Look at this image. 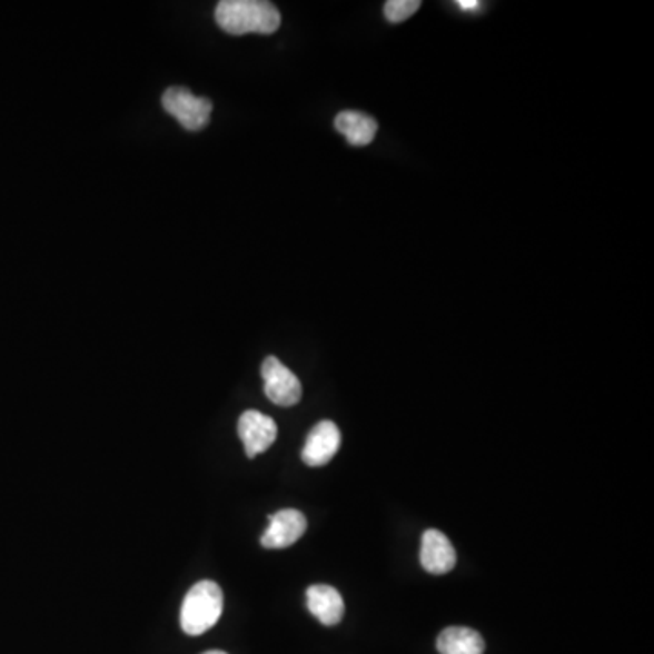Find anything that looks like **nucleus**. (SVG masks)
<instances>
[{
	"label": "nucleus",
	"instance_id": "obj_13",
	"mask_svg": "<svg viewBox=\"0 0 654 654\" xmlns=\"http://www.w3.org/2000/svg\"><path fill=\"white\" fill-rule=\"evenodd\" d=\"M458 8H462V10H476L478 2L476 0H460Z\"/></svg>",
	"mask_w": 654,
	"mask_h": 654
},
{
	"label": "nucleus",
	"instance_id": "obj_11",
	"mask_svg": "<svg viewBox=\"0 0 654 654\" xmlns=\"http://www.w3.org/2000/svg\"><path fill=\"white\" fill-rule=\"evenodd\" d=\"M440 654H484L486 644L480 633L469 627H447L436 640Z\"/></svg>",
	"mask_w": 654,
	"mask_h": 654
},
{
	"label": "nucleus",
	"instance_id": "obj_5",
	"mask_svg": "<svg viewBox=\"0 0 654 654\" xmlns=\"http://www.w3.org/2000/svg\"><path fill=\"white\" fill-rule=\"evenodd\" d=\"M277 422L260 412H246L238 418V436L249 458L262 455L277 440Z\"/></svg>",
	"mask_w": 654,
	"mask_h": 654
},
{
	"label": "nucleus",
	"instance_id": "obj_8",
	"mask_svg": "<svg viewBox=\"0 0 654 654\" xmlns=\"http://www.w3.org/2000/svg\"><path fill=\"white\" fill-rule=\"evenodd\" d=\"M420 564L432 575H446L455 567V547L442 531L427 529L422 536Z\"/></svg>",
	"mask_w": 654,
	"mask_h": 654
},
{
	"label": "nucleus",
	"instance_id": "obj_10",
	"mask_svg": "<svg viewBox=\"0 0 654 654\" xmlns=\"http://www.w3.org/2000/svg\"><path fill=\"white\" fill-rule=\"evenodd\" d=\"M338 133L346 137L351 146L371 145L378 131L377 120L363 111H343L335 119Z\"/></svg>",
	"mask_w": 654,
	"mask_h": 654
},
{
	"label": "nucleus",
	"instance_id": "obj_9",
	"mask_svg": "<svg viewBox=\"0 0 654 654\" xmlns=\"http://www.w3.org/2000/svg\"><path fill=\"white\" fill-rule=\"evenodd\" d=\"M308 610L324 625H337L344 618V598L331 585L317 584L309 587Z\"/></svg>",
	"mask_w": 654,
	"mask_h": 654
},
{
	"label": "nucleus",
	"instance_id": "obj_7",
	"mask_svg": "<svg viewBox=\"0 0 654 654\" xmlns=\"http://www.w3.org/2000/svg\"><path fill=\"white\" fill-rule=\"evenodd\" d=\"M340 442H343V435L335 422H318L317 426L309 432L308 440L304 446V464L311 467L326 466L340 449Z\"/></svg>",
	"mask_w": 654,
	"mask_h": 654
},
{
	"label": "nucleus",
	"instance_id": "obj_1",
	"mask_svg": "<svg viewBox=\"0 0 654 654\" xmlns=\"http://www.w3.org/2000/svg\"><path fill=\"white\" fill-rule=\"evenodd\" d=\"M215 20L229 36L260 33L271 36L280 28L277 6L264 0H222L215 10Z\"/></svg>",
	"mask_w": 654,
	"mask_h": 654
},
{
	"label": "nucleus",
	"instance_id": "obj_3",
	"mask_svg": "<svg viewBox=\"0 0 654 654\" xmlns=\"http://www.w3.org/2000/svg\"><path fill=\"white\" fill-rule=\"evenodd\" d=\"M162 106L188 131H200L206 128L214 109L211 100L197 97L188 88H180V86H174L164 91Z\"/></svg>",
	"mask_w": 654,
	"mask_h": 654
},
{
	"label": "nucleus",
	"instance_id": "obj_2",
	"mask_svg": "<svg viewBox=\"0 0 654 654\" xmlns=\"http://www.w3.org/2000/svg\"><path fill=\"white\" fill-rule=\"evenodd\" d=\"M224 611V593L214 581L195 584L184 598L180 610V625L189 636L208 633L217 624Z\"/></svg>",
	"mask_w": 654,
	"mask_h": 654
},
{
	"label": "nucleus",
	"instance_id": "obj_4",
	"mask_svg": "<svg viewBox=\"0 0 654 654\" xmlns=\"http://www.w3.org/2000/svg\"><path fill=\"white\" fill-rule=\"evenodd\" d=\"M264 393L277 406L291 407L303 398V384L277 357L262 363Z\"/></svg>",
	"mask_w": 654,
	"mask_h": 654
},
{
	"label": "nucleus",
	"instance_id": "obj_14",
	"mask_svg": "<svg viewBox=\"0 0 654 654\" xmlns=\"http://www.w3.org/2000/svg\"><path fill=\"white\" fill-rule=\"evenodd\" d=\"M202 654H228V653H224V651L214 650V651H206V653H202Z\"/></svg>",
	"mask_w": 654,
	"mask_h": 654
},
{
	"label": "nucleus",
	"instance_id": "obj_6",
	"mask_svg": "<svg viewBox=\"0 0 654 654\" xmlns=\"http://www.w3.org/2000/svg\"><path fill=\"white\" fill-rule=\"evenodd\" d=\"M308 529L306 516L298 509H283L269 516V527L260 538L266 549H286L303 538Z\"/></svg>",
	"mask_w": 654,
	"mask_h": 654
},
{
	"label": "nucleus",
	"instance_id": "obj_12",
	"mask_svg": "<svg viewBox=\"0 0 654 654\" xmlns=\"http://www.w3.org/2000/svg\"><path fill=\"white\" fill-rule=\"evenodd\" d=\"M420 0H387L384 6V16L393 24H398L415 16L420 10Z\"/></svg>",
	"mask_w": 654,
	"mask_h": 654
}]
</instances>
